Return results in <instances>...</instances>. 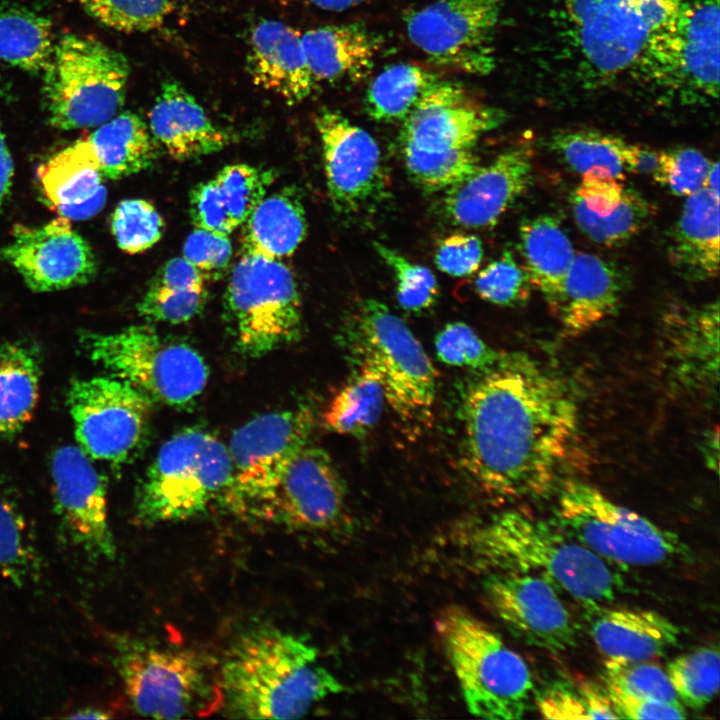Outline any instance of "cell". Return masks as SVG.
<instances>
[{
    "mask_svg": "<svg viewBox=\"0 0 720 720\" xmlns=\"http://www.w3.org/2000/svg\"><path fill=\"white\" fill-rule=\"evenodd\" d=\"M477 374L461 406L464 468L496 496L549 491L579 434V407L569 386L520 352L502 353Z\"/></svg>",
    "mask_w": 720,
    "mask_h": 720,
    "instance_id": "1",
    "label": "cell"
},
{
    "mask_svg": "<svg viewBox=\"0 0 720 720\" xmlns=\"http://www.w3.org/2000/svg\"><path fill=\"white\" fill-rule=\"evenodd\" d=\"M683 0H559L550 24L560 61L584 88L639 84L679 92Z\"/></svg>",
    "mask_w": 720,
    "mask_h": 720,
    "instance_id": "2",
    "label": "cell"
},
{
    "mask_svg": "<svg viewBox=\"0 0 720 720\" xmlns=\"http://www.w3.org/2000/svg\"><path fill=\"white\" fill-rule=\"evenodd\" d=\"M218 685L226 712L248 719L299 718L344 690L308 640L264 625L232 643Z\"/></svg>",
    "mask_w": 720,
    "mask_h": 720,
    "instance_id": "3",
    "label": "cell"
},
{
    "mask_svg": "<svg viewBox=\"0 0 720 720\" xmlns=\"http://www.w3.org/2000/svg\"><path fill=\"white\" fill-rule=\"evenodd\" d=\"M473 554L491 572L540 575L585 608L615 598L618 576L601 557L554 522L510 510L480 525L471 537Z\"/></svg>",
    "mask_w": 720,
    "mask_h": 720,
    "instance_id": "4",
    "label": "cell"
},
{
    "mask_svg": "<svg viewBox=\"0 0 720 720\" xmlns=\"http://www.w3.org/2000/svg\"><path fill=\"white\" fill-rule=\"evenodd\" d=\"M436 630L469 712L484 719L522 718L533 691L524 659L488 624L456 605L440 611Z\"/></svg>",
    "mask_w": 720,
    "mask_h": 720,
    "instance_id": "5",
    "label": "cell"
},
{
    "mask_svg": "<svg viewBox=\"0 0 720 720\" xmlns=\"http://www.w3.org/2000/svg\"><path fill=\"white\" fill-rule=\"evenodd\" d=\"M341 337L352 360L376 373L387 403L403 420H430L437 373L401 318L384 303L363 299L349 314Z\"/></svg>",
    "mask_w": 720,
    "mask_h": 720,
    "instance_id": "6",
    "label": "cell"
},
{
    "mask_svg": "<svg viewBox=\"0 0 720 720\" xmlns=\"http://www.w3.org/2000/svg\"><path fill=\"white\" fill-rule=\"evenodd\" d=\"M44 73L50 124L62 130L98 127L122 108L130 75L126 57L95 37L70 33L55 44Z\"/></svg>",
    "mask_w": 720,
    "mask_h": 720,
    "instance_id": "7",
    "label": "cell"
},
{
    "mask_svg": "<svg viewBox=\"0 0 720 720\" xmlns=\"http://www.w3.org/2000/svg\"><path fill=\"white\" fill-rule=\"evenodd\" d=\"M554 518L558 527L606 562L649 567L686 560L690 554L676 533L617 504L585 482L562 485Z\"/></svg>",
    "mask_w": 720,
    "mask_h": 720,
    "instance_id": "8",
    "label": "cell"
},
{
    "mask_svg": "<svg viewBox=\"0 0 720 720\" xmlns=\"http://www.w3.org/2000/svg\"><path fill=\"white\" fill-rule=\"evenodd\" d=\"M231 476L225 446L200 428H186L166 441L138 488L135 518L142 524L186 520L221 498Z\"/></svg>",
    "mask_w": 720,
    "mask_h": 720,
    "instance_id": "9",
    "label": "cell"
},
{
    "mask_svg": "<svg viewBox=\"0 0 720 720\" xmlns=\"http://www.w3.org/2000/svg\"><path fill=\"white\" fill-rule=\"evenodd\" d=\"M82 350L90 360L145 394L170 406L198 397L209 377L203 357L191 346L161 336L141 324L111 332H83Z\"/></svg>",
    "mask_w": 720,
    "mask_h": 720,
    "instance_id": "10",
    "label": "cell"
},
{
    "mask_svg": "<svg viewBox=\"0 0 720 720\" xmlns=\"http://www.w3.org/2000/svg\"><path fill=\"white\" fill-rule=\"evenodd\" d=\"M225 309L235 345L249 357L264 356L301 335L299 289L281 260L243 253L227 284Z\"/></svg>",
    "mask_w": 720,
    "mask_h": 720,
    "instance_id": "11",
    "label": "cell"
},
{
    "mask_svg": "<svg viewBox=\"0 0 720 720\" xmlns=\"http://www.w3.org/2000/svg\"><path fill=\"white\" fill-rule=\"evenodd\" d=\"M115 640V663L139 714L182 718L207 712L221 701L219 685L194 652L131 638Z\"/></svg>",
    "mask_w": 720,
    "mask_h": 720,
    "instance_id": "12",
    "label": "cell"
},
{
    "mask_svg": "<svg viewBox=\"0 0 720 720\" xmlns=\"http://www.w3.org/2000/svg\"><path fill=\"white\" fill-rule=\"evenodd\" d=\"M313 418L306 408L261 414L232 434L227 446L230 481L221 499L246 519L288 462L308 444Z\"/></svg>",
    "mask_w": 720,
    "mask_h": 720,
    "instance_id": "13",
    "label": "cell"
},
{
    "mask_svg": "<svg viewBox=\"0 0 720 720\" xmlns=\"http://www.w3.org/2000/svg\"><path fill=\"white\" fill-rule=\"evenodd\" d=\"M151 401L114 375L73 381L67 404L79 447L93 459L127 461L146 434Z\"/></svg>",
    "mask_w": 720,
    "mask_h": 720,
    "instance_id": "14",
    "label": "cell"
},
{
    "mask_svg": "<svg viewBox=\"0 0 720 720\" xmlns=\"http://www.w3.org/2000/svg\"><path fill=\"white\" fill-rule=\"evenodd\" d=\"M503 2L435 0L406 15V32L433 63L485 75L495 67L493 40Z\"/></svg>",
    "mask_w": 720,
    "mask_h": 720,
    "instance_id": "15",
    "label": "cell"
},
{
    "mask_svg": "<svg viewBox=\"0 0 720 720\" xmlns=\"http://www.w3.org/2000/svg\"><path fill=\"white\" fill-rule=\"evenodd\" d=\"M345 486L330 456L303 447L246 519L297 531H327L342 517Z\"/></svg>",
    "mask_w": 720,
    "mask_h": 720,
    "instance_id": "16",
    "label": "cell"
},
{
    "mask_svg": "<svg viewBox=\"0 0 720 720\" xmlns=\"http://www.w3.org/2000/svg\"><path fill=\"white\" fill-rule=\"evenodd\" d=\"M328 196L336 211L356 214L379 204L389 179L375 139L341 112L322 109L315 116Z\"/></svg>",
    "mask_w": 720,
    "mask_h": 720,
    "instance_id": "17",
    "label": "cell"
},
{
    "mask_svg": "<svg viewBox=\"0 0 720 720\" xmlns=\"http://www.w3.org/2000/svg\"><path fill=\"white\" fill-rule=\"evenodd\" d=\"M483 587L496 616L523 643L551 653L576 645L575 623L548 579L531 573L491 572Z\"/></svg>",
    "mask_w": 720,
    "mask_h": 720,
    "instance_id": "18",
    "label": "cell"
},
{
    "mask_svg": "<svg viewBox=\"0 0 720 720\" xmlns=\"http://www.w3.org/2000/svg\"><path fill=\"white\" fill-rule=\"evenodd\" d=\"M0 256L36 292L83 285L96 272L90 245L64 216L36 227L15 226Z\"/></svg>",
    "mask_w": 720,
    "mask_h": 720,
    "instance_id": "19",
    "label": "cell"
},
{
    "mask_svg": "<svg viewBox=\"0 0 720 720\" xmlns=\"http://www.w3.org/2000/svg\"><path fill=\"white\" fill-rule=\"evenodd\" d=\"M661 360L669 383L687 397L717 400L719 304L677 305L661 324Z\"/></svg>",
    "mask_w": 720,
    "mask_h": 720,
    "instance_id": "20",
    "label": "cell"
},
{
    "mask_svg": "<svg viewBox=\"0 0 720 720\" xmlns=\"http://www.w3.org/2000/svg\"><path fill=\"white\" fill-rule=\"evenodd\" d=\"M55 503L69 538L94 558L112 559L116 545L107 507V485L78 446L58 448L51 460Z\"/></svg>",
    "mask_w": 720,
    "mask_h": 720,
    "instance_id": "21",
    "label": "cell"
},
{
    "mask_svg": "<svg viewBox=\"0 0 720 720\" xmlns=\"http://www.w3.org/2000/svg\"><path fill=\"white\" fill-rule=\"evenodd\" d=\"M505 120L503 110L475 101L454 82L438 80L403 120L401 144L428 150L472 149Z\"/></svg>",
    "mask_w": 720,
    "mask_h": 720,
    "instance_id": "22",
    "label": "cell"
},
{
    "mask_svg": "<svg viewBox=\"0 0 720 720\" xmlns=\"http://www.w3.org/2000/svg\"><path fill=\"white\" fill-rule=\"evenodd\" d=\"M532 150L517 145L499 154L486 166L446 190L445 215L466 228L494 226L528 189L533 176Z\"/></svg>",
    "mask_w": 720,
    "mask_h": 720,
    "instance_id": "23",
    "label": "cell"
},
{
    "mask_svg": "<svg viewBox=\"0 0 720 720\" xmlns=\"http://www.w3.org/2000/svg\"><path fill=\"white\" fill-rule=\"evenodd\" d=\"M246 65L257 86L280 95L289 104L302 102L315 88L302 35L281 21L263 19L252 27Z\"/></svg>",
    "mask_w": 720,
    "mask_h": 720,
    "instance_id": "24",
    "label": "cell"
},
{
    "mask_svg": "<svg viewBox=\"0 0 720 720\" xmlns=\"http://www.w3.org/2000/svg\"><path fill=\"white\" fill-rule=\"evenodd\" d=\"M154 140L176 160L216 153L230 143V135L209 118L203 107L176 80L165 81L149 112Z\"/></svg>",
    "mask_w": 720,
    "mask_h": 720,
    "instance_id": "25",
    "label": "cell"
},
{
    "mask_svg": "<svg viewBox=\"0 0 720 720\" xmlns=\"http://www.w3.org/2000/svg\"><path fill=\"white\" fill-rule=\"evenodd\" d=\"M273 179L271 171L248 164L224 166L190 193L189 211L195 228L229 235L266 196Z\"/></svg>",
    "mask_w": 720,
    "mask_h": 720,
    "instance_id": "26",
    "label": "cell"
},
{
    "mask_svg": "<svg viewBox=\"0 0 720 720\" xmlns=\"http://www.w3.org/2000/svg\"><path fill=\"white\" fill-rule=\"evenodd\" d=\"M589 633L598 649L611 660L648 661L675 646L680 628L652 610L586 607Z\"/></svg>",
    "mask_w": 720,
    "mask_h": 720,
    "instance_id": "27",
    "label": "cell"
},
{
    "mask_svg": "<svg viewBox=\"0 0 720 720\" xmlns=\"http://www.w3.org/2000/svg\"><path fill=\"white\" fill-rule=\"evenodd\" d=\"M623 290L624 279L614 264L595 254L577 252L553 315L565 334H583L616 310Z\"/></svg>",
    "mask_w": 720,
    "mask_h": 720,
    "instance_id": "28",
    "label": "cell"
},
{
    "mask_svg": "<svg viewBox=\"0 0 720 720\" xmlns=\"http://www.w3.org/2000/svg\"><path fill=\"white\" fill-rule=\"evenodd\" d=\"M37 175L48 201L70 220L92 217L105 204L104 176L87 137L41 164Z\"/></svg>",
    "mask_w": 720,
    "mask_h": 720,
    "instance_id": "29",
    "label": "cell"
},
{
    "mask_svg": "<svg viewBox=\"0 0 720 720\" xmlns=\"http://www.w3.org/2000/svg\"><path fill=\"white\" fill-rule=\"evenodd\" d=\"M719 243V191L704 186L687 196L671 231L668 259L681 277L708 280L719 272Z\"/></svg>",
    "mask_w": 720,
    "mask_h": 720,
    "instance_id": "30",
    "label": "cell"
},
{
    "mask_svg": "<svg viewBox=\"0 0 720 720\" xmlns=\"http://www.w3.org/2000/svg\"><path fill=\"white\" fill-rule=\"evenodd\" d=\"M719 26V0H683L679 18L682 96L718 97Z\"/></svg>",
    "mask_w": 720,
    "mask_h": 720,
    "instance_id": "31",
    "label": "cell"
},
{
    "mask_svg": "<svg viewBox=\"0 0 720 720\" xmlns=\"http://www.w3.org/2000/svg\"><path fill=\"white\" fill-rule=\"evenodd\" d=\"M302 44L315 81L329 83L363 79L379 49L378 40L360 23L308 30Z\"/></svg>",
    "mask_w": 720,
    "mask_h": 720,
    "instance_id": "32",
    "label": "cell"
},
{
    "mask_svg": "<svg viewBox=\"0 0 720 720\" xmlns=\"http://www.w3.org/2000/svg\"><path fill=\"white\" fill-rule=\"evenodd\" d=\"M519 243L530 283L553 313L575 254L571 240L557 218L542 214L521 223Z\"/></svg>",
    "mask_w": 720,
    "mask_h": 720,
    "instance_id": "33",
    "label": "cell"
},
{
    "mask_svg": "<svg viewBox=\"0 0 720 720\" xmlns=\"http://www.w3.org/2000/svg\"><path fill=\"white\" fill-rule=\"evenodd\" d=\"M243 225V253L269 259L292 255L307 233L304 206L290 189L265 196Z\"/></svg>",
    "mask_w": 720,
    "mask_h": 720,
    "instance_id": "34",
    "label": "cell"
},
{
    "mask_svg": "<svg viewBox=\"0 0 720 720\" xmlns=\"http://www.w3.org/2000/svg\"><path fill=\"white\" fill-rule=\"evenodd\" d=\"M40 374L39 352L32 344L0 345V437L15 435L31 420Z\"/></svg>",
    "mask_w": 720,
    "mask_h": 720,
    "instance_id": "35",
    "label": "cell"
},
{
    "mask_svg": "<svg viewBox=\"0 0 720 720\" xmlns=\"http://www.w3.org/2000/svg\"><path fill=\"white\" fill-rule=\"evenodd\" d=\"M96 128L87 139L104 177L119 179L133 175L155 160L156 141L138 115L117 114Z\"/></svg>",
    "mask_w": 720,
    "mask_h": 720,
    "instance_id": "36",
    "label": "cell"
},
{
    "mask_svg": "<svg viewBox=\"0 0 720 720\" xmlns=\"http://www.w3.org/2000/svg\"><path fill=\"white\" fill-rule=\"evenodd\" d=\"M55 44L49 18L22 6H0V62L27 72H44Z\"/></svg>",
    "mask_w": 720,
    "mask_h": 720,
    "instance_id": "37",
    "label": "cell"
},
{
    "mask_svg": "<svg viewBox=\"0 0 720 720\" xmlns=\"http://www.w3.org/2000/svg\"><path fill=\"white\" fill-rule=\"evenodd\" d=\"M628 144L620 137L592 129L561 130L547 141L549 149L575 173L619 180L626 173Z\"/></svg>",
    "mask_w": 720,
    "mask_h": 720,
    "instance_id": "38",
    "label": "cell"
},
{
    "mask_svg": "<svg viewBox=\"0 0 720 720\" xmlns=\"http://www.w3.org/2000/svg\"><path fill=\"white\" fill-rule=\"evenodd\" d=\"M386 402L384 388L376 373L358 366L328 404L324 423L335 433L362 437L379 422Z\"/></svg>",
    "mask_w": 720,
    "mask_h": 720,
    "instance_id": "39",
    "label": "cell"
},
{
    "mask_svg": "<svg viewBox=\"0 0 720 720\" xmlns=\"http://www.w3.org/2000/svg\"><path fill=\"white\" fill-rule=\"evenodd\" d=\"M438 80L435 73L420 65L398 63L388 66L366 91V111L375 121H403Z\"/></svg>",
    "mask_w": 720,
    "mask_h": 720,
    "instance_id": "40",
    "label": "cell"
},
{
    "mask_svg": "<svg viewBox=\"0 0 720 720\" xmlns=\"http://www.w3.org/2000/svg\"><path fill=\"white\" fill-rule=\"evenodd\" d=\"M570 202L578 229L591 241L605 246L631 239L654 214L651 204L634 188H625L620 204L605 216L590 212L574 194Z\"/></svg>",
    "mask_w": 720,
    "mask_h": 720,
    "instance_id": "41",
    "label": "cell"
},
{
    "mask_svg": "<svg viewBox=\"0 0 720 720\" xmlns=\"http://www.w3.org/2000/svg\"><path fill=\"white\" fill-rule=\"evenodd\" d=\"M401 149L408 176L428 192L447 190L480 166L472 149L428 150L408 143H402Z\"/></svg>",
    "mask_w": 720,
    "mask_h": 720,
    "instance_id": "42",
    "label": "cell"
},
{
    "mask_svg": "<svg viewBox=\"0 0 720 720\" xmlns=\"http://www.w3.org/2000/svg\"><path fill=\"white\" fill-rule=\"evenodd\" d=\"M719 652L705 646L681 655L667 665L666 673L681 703L702 709L719 689Z\"/></svg>",
    "mask_w": 720,
    "mask_h": 720,
    "instance_id": "43",
    "label": "cell"
},
{
    "mask_svg": "<svg viewBox=\"0 0 720 720\" xmlns=\"http://www.w3.org/2000/svg\"><path fill=\"white\" fill-rule=\"evenodd\" d=\"M86 12L120 32H147L159 28L175 10L177 0H79Z\"/></svg>",
    "mask_w": 720,
    "mask_h": 720,
    "instance_id": "44",
    "label": "cell"
},
{
    "mask_svg": "<svg viewBox=\"0 0 720 720\" xmlns=\"http://www.w3.org/2000/svg\"><path fill=\"white\" fill-rule=\"evenodd\" d=\"M602 679L607 691L681 704L667 673L646 661L608 659Z\"/></svg>",
    "mask_w": 720,
    "mask_h": 720,
    "instance_id": "45",
    "label": "cell"
},
{
    "mask_svg": "<svg viewBox=\"0 0 720 720\" xmlns=\"http://www.w3.org/2000/svg\"><path fill=\"white\" fill-rule=\"evenodd\" d=\"M111 230L122 251L139 254L161 239L164 221L155 206L147 200L126 199L117 205L112 214Z\"/></svg>",
    "mask_w": 720,
    "mask_h": 720,
    "instance_id": "46",
    "label": "cell"
},
{
    "mask_svg": "<svg viewBox=\"0 0 720 720\" xmlns=\"http://www.w3.org/2000/svg\"><path fill=\"white\" fill-rule=\"evenodd\" d=\"M373 246L395 275L396 298L402 309L418 313L432 307L439 294L434 274L382 243L374 242Z\"/></svg>",
    "mask_w": 720,
    "mask_h": 720,
    "instance_id": "47",
    "label": "cell"
},
{
    "mask_svg": "<svg viewBox=\"0 0 720 720\" xmlns=\"http://www.w3.org/2000/svg\"><path fill=\"white\" fill-rule=\"evenodd\" d=\"M36 566V552L22 514L0 495V572L22 582Z\"/></svg>",
    "mask_w": 720,
    "mask_h": 720,
    "instance_id": "48",
    "label": "cell"
},
{
    "mask_svg": "<svg viewBox=\"0 0 720 720\" xmlns=\"http://www.w3.org/2000/svg\"><path fill=\"white\" fill-rule=\"evenodd\" d=\"M438 359L446 365L469 368L477 373L494 366L503 352L484 342L466 323L446 324L435 337Z\"/></svg>",
    "mask_w": 720,
    "mask_h": 720,
    "instance_id": "49",
    "label": "cell"
},
{
    "mask_svg": "<svg viewBox=\"0 0 720 720\" xmlns=\"http://www.w3.org/2000/svg\"><path fill=\"white\" fill-rule=\"evenodd\" d=\"M532 285L523 268L509 251L489 263L475 278L477 295L492 304L514 307L524 304Z\"/></svg>",
    "mask_w": 720,
    "mask_h": 720,
    "instance_id": "50",
    "label": "cell"
},
{
    "mask_svg": "<svg viewBox=\"0 0 720 720\" xmlns=\"http://www.w3.org/2000/svg\"><path fill=\"white\" fill-rule=\"evenodd\" d=\"M713 166L703 153L690 147L659 152L654 180L677 196H689L706 185Z\"/></svg>",
    "mask_w": 720,
    "mask_h": 720,
    "instance_id": "51",
    "label": "cell"
},
{
    "mask_svg": "<svg viewBox=\"0 0 720 720\" xmlns=\"http://www.w3.org/2000/svg\"><path fill=\"white\" fill-rule=\"evenodd\" d=\"M206 290H165L149 288L138 304V311L147 320L179 324L196 316L204 306Z\"/></svg>",
    "mask_w": 720,
    "mask_h": 720,
    "instance_id": "52",
    "label": "cell"
},
{
    "mask_svg": "<svg viewBox=\"0 0 720 720\" xmlns=\"http://www.w3.org/2000/svg\"><path fill=\"white\" fill-rule=\"evenodd\" d=\"M232 244L228 235L195 228L186 238L183 255L189 263L207 277L217 276L228 266Z\"/></svg>",
    "mask_w": 720,
    "mask_h": 720,
    "instance_id": "53",
    "label": "cell"
},
{
    "mask_svg": "<svg viewBox=\"0 0 720 720\" xmlns=\"http://www.w3.org/2000/svg\"><path fill=\"white\" fill-rule=\"evenodd\" d=\"M482 258L481 240L467 233H454L445 237L435 252L437 268L454 277L468 276L477 271Z\"/></svg>",
    "mask_w": 720,
    "mask_h": 720,
    "instance_id": "54",
    "label": "cell"
},
{
    "mask_svg": "<svg viewBox=\"0 0 720 720\" xmlns=\"http://www.w3.org/2000/svg\"><path fill=\"white\" fill-rule=\"evenodd\" d=\"M537 707L547 719H589L583 686L578 690L566 682H556L537 696Z\"/></svg>",
    "mask_w": 720,
    "mask_h": 720,
    "instance_id": "55",
    "label": "cell"
},
{
    "mask_svg": "<svg viewBox=\"0 0 720 720\" xmlns=\"http://www.w3.org/2000/svg\"><path fill=\"white\" fill-rule=\"evenodd\" d=\"M613 177L584 175L573 193L593 214L605 216L612 213L622 201L625 186Z\"/></svg>",
    "mask_w": 720,
    "mask_h": 720,
    "instance_id": "56",
    "label": "cell"
},
{
    "mask_svg": "<svg viewBox=\"0 0 720 720\" xmlns=\"http://www.w3.org/2000/svg\"><path fill=\"white\" fill-rule=\"evenodd\" d=\"M607 694L618 718L647 720L686 718L682 704H674L651 698L634 697L611 691H607Z\"/></svg>",
    "mask_w": 720,
    "mask_h": 720,
    "instance_id": "57",
    "label": "cell"
},
{
    "mask_svg": "<svg viewBox=\"0 0 720 720\" xmlns=\"http://www.w3.org/2000/svg\"><path fill=\"white\" fill-rule=\"evenodd\" d=\"M206 277L183 257L167 261L153 277L149 288L165 290L202 289Z\"/></svg>",
    "mask_w": 720,
    "mask_h": 720,
    "instance_id": "58",
    "label": "cell"
},
{
    "mask_svg": "<svg viewBox=\"0 0 720 720\" xmlns=\"http://www.w3.org/2000/svg\"><path fill=\"white\" fill-rule=\"evenodd\" d=\"M659 152L640 144H628L625 153L626 172L653 175L658 166Z\"/></svg>",
    "mask_w": 720,
    "mask_h": 720,
    "instance_id": "59",
    "label": "cell"
},
{
    "mask_svg": "<svg viewBox=\"0 0 720 720\" xmlns=\"http://www.w3.org/2000/svg\"><path fill=\"white\" fill-rule=\"evenodd\" d=\"M13 174V159L7 146L5 136L0 129V208L10 191Z\"/></svg>",
    "mask_w": 720,
    "mask_h": 720,
    "instance_id": "60",
    "label": "cell"
},
{
    "mask_svg": "<svg viewBox=\"0 0 720 720\" xmlns=\"http://www.w3.org/2000/svg\"><path fill=\"white\" fill-rule=\"evenodd\" d=\"M701 450L707 467L717 473L719 463V433L717 427L704 435Z\"/></svg>",
    "mask_w": 720,
    "mask_h": 720,
    "instance_id": "61",
    "label": "cell"
},
{
    "mask_svg": "<svg viewBox=\"0 0 720 720\" xmlns=\"http://www.w3.org/2000/svg\"><path fill=\"white\" fill-rule=\"evenodd\" d=\"M313 5L330 11H343L368 0H309Z\"/></svg>",
    "mask_w": 720,
    "mask_h": 720,
    "instance_id": "62",
    "label": "cell"
},
{
    "mask_svg": "<svg viewBox=\"0 0 720 720\" xmlns=\"http://www.w3.org/2000/svg\"><path fill=\"white\" fill-rule=\"evenodd\" d=\"M70 717L71 718L103 719V718H108L109 716L105 714V711H102L100 709L86 708V709L77 711L75 714L71 715Z\"/></svg>",
    "mask_w": 720,
    "mask_h": 720,
    "instance_id": "63",
    "label": "cell"
},
{
    "mask_svg": "<svg viewBox=\"0 0 720 720\" xmlns=\"http://www.w3.org/2000/svg\"><path fill=\"white\" fill-rule=\"evenodd\" d=\"M6 91L7 90H6L5 83L2 79V77L0 76V97L4 96L6 94Z\"/></svg>",
    "mask_w": 720,
    "mask_h": 720,
    "instance_id": "64",
    "label": "cell"
}]
</instances>
